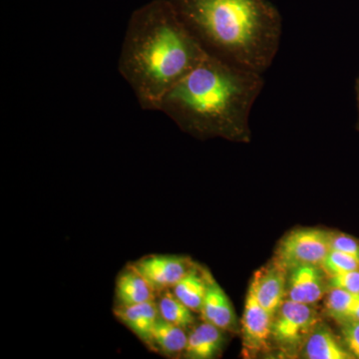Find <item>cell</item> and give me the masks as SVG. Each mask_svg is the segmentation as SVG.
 <instances>
[{
  "mask_svg": "<svg viewBox=\"0 0 359 359\" xmlns=\"http://www.w3.org/2000/svg\"><path fill=\"white\" fill-rule=\"evenodd\" d=\"M264 85L263 74L207 54L163 97L156 111L195 138L249 143L250 112Z\"/></svg>",
  "mask_w": 359,
  "mask_h": 359,
  "instance_id": "1",
  "label": "cell"
},
{
  "mask_svg": "<svg viewBox=\"0 0 359 359\" xmlns=\"http://www.w3.org/2000/svg\"><path fill=\"white\" fill-rule=\"evenodd\" d=\"M205 55L171 0H152L130 18L118 69L142 109L156 111L163 97Z\"/></svg>",
  "mask_w": 359,
  "mask_h": 359,
  "instance_id": "2",
  "label": "cell"
},
{
  "mask_svg": "<svg viewBox=\"0 0 359 359\" xmlns=\"http://www.w3.org/2000/svg\"><path fill=\"white\" fill-rule=\"evenodd\" d=\"M208 55L264 74L283 35L282 18L268 0H171Z\"/></svg>",
  "mask_w": 359,
  "mask_h": 359,
  "instance_id": "3",
  "label": "cell"
},
{
  "mask_svg": "<svg viewBox=\"0 0 359 359\" xmlns=\"http://www.w3.org/2000/svg\"><path fill=\"white\" fill-rule=\"evenodd\" d=\"M320 323L313 306L285 299L273 318L271 341L285 355L301 353L306 340Z\"/></svg>",
  "mask_w": 359,
  "mask_h": 359,
  "instance_id": "4",
  "label": "cell"
},
{
  "mask_svg": "<svg viewBox=\"0 0 359 359\" xmlns=\"http://www.w3.org/2000/svg\"><path fill=\"white\" fill-rule=\"evenodd\" d=\"M332 231L316 228L297 229L283 237L276 252V261L290 271L301 264L321 268L330 250Z\"/></svg>",
  "mask_w": 359,
  "mask_h": 359,
  "instance_id": "5",
  "label": "cell"
},
{
  "mask_svg": "<svg viewBox=\"0 0 359 359\" xmlns=\"http://www.w3.org/2000/svg\"><path fill=\"white\" fill-rule=\"evenodd\" d=\"M273 318L257 301L250 285L242 318L243 347L247 355L264 353L271 346Z\"/></svg>",
  "mask_w": 359,
  "mask_h": 359,
  "instance_id": "6",
  "label": "cell"
},
{
  "mask_svg": "<svg viewBox=\"0 0 359 359\" xmlns=\"http://www.w3.org/2000/svg\"><path fill=\"white\" fill-rule=\"evenodd\" d=\"M187 257L153 255L142 257L133 264L156 292L173 289L176 283L193 268Z\"/></svg>",
  "mask_w": 359,
  "mask_h": 359,
  "instance_id": "7",
  "label": "cell"
},
{
  "mask_svg": "<svg viewBox=\"0 0 359 359\" xmlns=\"http://www.w3.org/2000/svg\"><path fill=\"white\" fill-rule=\"evenodd\" d=\"M328 290L323 269L313 264H301L287 273V299L313 306L321 301Z\"/></svg>",
  "mask_w": 359,
  "mask_h": 359,
  "instance_id": "8",
  "label": "cell"
},
{
  "mask_svg": "<svg viewBox=\"0 0 359 359\" xmlns=\"http://www.w3.org/2000/svg\"><path fill=\"white\" fill-rule=\"evenodd\" d=\"M287 273L289 271L275 259L259 269L250 283L257 301L273 316L287 299Z\"/></svg>",
  "mask_w": 359,
  "mask_h": 359,
  "instance_id": "9",
  "label": "cell"
},
{
  "mask_svg": "<svg viewBox=\"0 0 359 359\" xmlns=\"http://www.w3.org/2000/svg\"><path fill=\"white\" fill-rule=\"evenodd\" d=\"M115 316L139 339L150 346L153 330L160 318L157 302L118 306L115 309Z\"/></svg>",
  "mask_w": 359,
  "mask_h": 359,
  "instance_id": "10",
  "label": "cell"
},
{
  "mask_svg": "<svg viewBox=\"0 0 359 359\" xmlns=\"http://www.w3.org/2000/svg\"><path fill=\"white\" fill-rule=\"evenodd\" d=\"M201 313L205 321L224 332H231L237 325V318L230 299L211 275L209 276L207 294Z\"/></svg>",
  "mask_w": 359,
  "mask_h": 359,
  "instance_id": "11",
  "label": "cell"
},
{
  "mask_svg": "<svg viewBox=\"0 0 359 359\" xmlns=\"http://www.w3.org/2000/svg\"><path fill=\"white\" fill-rule=\"evenodd\" d=\"M302 355L306 359H354L341 337L339 339L327 325L321 323L309 335Z\"/></svg>",
  "mask_w": 359,
  "mask_h": 359,
  "instance_id": "12",
  "label": "cell"
},
{
  "mask_svg": "<svg viewBox=\"0 0 359 359\" xmlns=\"http://www.w3.org/2000/svg\"><path fill=\"white\" fill-rule=\"evenodd\" d=\"M224 330L209 321L194 327L188 335L184 355L190 359H212L219 355L224 344Z\"/></svg>",
  "mask_w": 359,
  "mask_h": 359,
  "instance_id": "13",
  "label": "cell"
},
{
  "mask_svg": "<svg viewBox=\"0 0 359 359\" xmlns=\"http://www.w3.org/2000/svg\"><path fill=\"white\" fill-rule=\"evenodd\" d=\"M156 292L152 285L133 266L121 273L116 283L115 294L119 306H133L154 302Z\"/></svg>",
  "mask_w": 359,
  "mask_h": 359,
  "instance_id": "14",
  "label": "cell"
},
{
  "mask_svg": "<svg viewBox=\"0 0 359 359\" xmlns=\"http://www.w3.org/2000/svg\"><path fill=\"white\" fill-rule=\"evenodd\" d=\"M210 273H201L196 266L186 273L173 287L175 295L192 309L194 313H201L207 294Z\"/></svg>",
  "mask_w": 359,
  "mask_h": 359,
  "instance_id": "15",
  "label": "cell"
},
{
  "mask_svg": "<svg viewBox=\"0 0 359 359\" xmlns=\"http://www.w3.org/2000/svg\"><path fill=\"white\" fill-rule=\"evenodd\" d=\"M188 335L185 328L159 318L153 330L150 346L166 355H178L185 353Z\"/></svg>",
  "mask_w": 359,
  "mask_h": 359,
  "instance_id": "16",
  "label": "cell"
},
{
  "mask_svg": "<svg viewBox=\"0 0 359 359\" xmlns=\"http://www.w3.org/2000/svg\"><path fill=\"white\" fill-rule=\"evenodd\" d=\"M160 318L183 328H188L195 323L194 311L180 301L173 292L163 290L158 302Z\"/></svg>",
  "mask_w": 359,
  "mask_h": 359,
  "instance_id": "17",
  "label": "cell"
},
{
  "mask_svg": "<svg viewBox=\"0 0 359 359\" xmlns=\"http://www.w3.org/2000/svg\"><path fill=\"white\" fill-rule=\"evenodd\" d=\"M356 294L346 290L328 287L325 297V311L339 325L346 323Z\"/></svg>",
  "mask_w": 359,
  "mask_h": 359,
  "instance_id": "18",
  "label": "cell"
},
{
  "mask_svg": "<svg viewBox=\"0 0 359 359\" xmlns=\"http://www.w3.org/2000/svg\"><path fill=\"white\" fill-rule=\"evenodd\" d=\"M321 269L328 276L355 271L359 269V257L346 254V252L330 250L327 259L321 264Z\"/></svg>",
  "mask_w": 359,
  "mask_h": 359,
  "instance_id": "19",
  "label": "cell"
},
{
  "mask_svg": "<svg viewBox=\"0 0 359 359\" xmlns=\"http://www.w3.org/2000/svg\"><path fill=\"white\" fill-rule=\"evenodd\" d=\"M327 285L328 287H337L351 294H359V269L330 276Z\"/></svg>",
  "mask_w": 359,
  "mask_h": 359,
  "instance_id": "20",
  "label": "cell"
},
{
  "mask_svg": "<svg viewBox=\"0 0 359 359\" xmlns=\"http://www.w3.org/2000/svg\"><path fill=\"white\" fill-rule=\"evenodd\" d=\"M330 249L359 257V241L358 238L346 235V233H339V231H332Z\"/></svg>",
  "mask_w": 359,
  "mask_h": 359,
  "instance_id": "21",
  "label": "cell"
},
{
  "mask_svg": "<svg viewBox=\"0 0 359 359\" xmlns=\"http://www.w3.org/2000/svg\"><path fill=\"white\" fill-rule=\"evenodd\" d=\"M339 325L342 341L353 358L359 359V321H347Z\"/></svg>",
  "mask_w": 359,
  "mask_h": 359,
  "instance_id": "22",
  "label": "cell"
},
{
  "mask_svg": "<svg viewBox=\"0 0 359 359\" xmlns=\"http://www.w3.org/2000/svg\"><path fill=\"white\" fill-rule=\"evenodd\" d=\"M347 321H359V294H356L355 299H354Z\"/></svg>",
  "mask_w": 359,
  "mask_h": 359,
  "instance_id": "23",
  "label": "cell"
},
{
  "mask_svg": "<svg viewBox=\"0 0 359 359\" xmlns=\"http://www.w3.org/2000/svg\"><path fill=\"white\" fill-rule=\"evenodd\" d=\"M355 95H356V106H358V121H356L355 129L359 132V73L358 76L355 79Z\"/></svg>",
  "mask_w": 359,
  "mask_h": 359,
  "instance_id": "24",
  "label": "cell"
}]
</instances>
